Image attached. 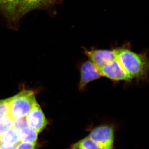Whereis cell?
<instances>
[{"instance_id":"obj_6","label":"cell","mask_w":149,"mask_h":149,"mask_svg":"<svg viewBox=\"0 0 149 149\" xmlns=\"http://www.w3.org/2000/svg\"><path fill=\"white\" fill-rule=\"evenodd\" d=\"M25 117L28 126L38 133L42 131L47 124L44 113L37 102Z\"/></svg>"},{"instance_id":"obj_1","label":"cell","mask_w":149,"mask_h":149,"mask_svg":"<svg viewBox=\"0 0 149 149\" xmlns=\"http://www.w3.org/2000/svg\"><path fill=\"white\" fill-rule=\"evenodd\" d=\"M115 49L118 61L131 81L148 80L149 60L146 53H137L125 47Z\"/></svg>"},{"instance_id":"obj_7","label":"cell","mask_w":149,"mask_h":149,"mask_svg":"<svg viewBox=\"0 0 149 149\" xmlns=\"http://www.w3.org/2000/svg\"><path fill=\"white\" fill-rule=\"evenodd\" d=\"M19 0H0V11L6 18L14 21L15 15Z\"/></svg>"},{"instance_id":"obj_12","label":"cell","mask_w":149,"mask_h":149,"mask_svg":"<svg viewBox=\"0 0 149 149\" xmlns=\"http://www.w3.org/2000/svg\"><path fill=\"white\" fill-rule=\"evenodd\" d=\"M10 115V98L0 100V119Z\"/></svg>"},{"instance_id":"obj_16","label":"cell","mask_w":149,"mask_h":149,"mask_svg":"<svg viewBox=\"0 0 149 149\" xmlns=\"http://www.w3.org/2000/svg\"><path fill=\"white\" fill-rule=\"evenodd\" d=\"M3 144L1 139V136H0V147Z\"/></svg>"},{"instance_id":"obj_2","label":"cell","mask_w":149,"mask_h":149,"mask_svg":"<svg viewBox=\"0 0 149 149\" xmlns=\"http://www.w3.org/2000/svg\"><path fill=\"white\" fill-rule=\"evenodd\" d=\"M37 102L33 91L23 90L10 98V116L13 119L26 117Z\"/></svg>"},{"instance_id":"obj_15","label":"cell","mask_w":149,"mask_h":149,"mask_svg":"<svg viewBox=\"0 0 149 149\" xmlns=\"http://www.w3.org/2000/svg\"><path fill=\"white\" fill-rule=\"evenodd\" d=\"M16 147L3 144L0 147V149H16Z\"/></svg>"},{"instance_id":"obj_14","label":"cell","mask_w":149,"mask_h":149,"mask_svg":"<svg viewBox=\"0 0 149 149\" xmlns=\"http://www.w3.org/2000/svg\"><path fill=\"white\" fill-rule=\"evenodd\" d=\"M36 143L21 142L17 146L16 149H35Z\"/></svg>"},{"instance_id":"obj_9","label":"cell","mask_w":149,"mask_h":149,"mask_svg":"<svg viewBox=\"0 0 149 149\" xmlns=\"http://www.w3.org/2000/svg\"><path fill=\"white\" fill-rule=\"evenodd\" d=\"M18 130L21 142L36 143L39 133L37 131L28 126Z\"/></svg>"},{"instance_id":"obj_13","label":"cell","mask_w":149,"mask_h":149,"mask_svg":"<svg viewBox=\"0 0 149 149\" xmlns=\"http://www.w3.org/2000/svg\"><path fill=\"white\" fill-rule=\"evenodd\" d=\"M28 126L26 117L19 118L14 119L13 127L19 130L22 128Z\"/></svg>"},{"instance_id":"obj_3","label":"cell","mask_w":149,"mask_h":149,"mask_svg":"<svg viewBox=\"0 0 149 149\" xmlns=\"http://www.w3.org/2000/svg\"><path fill=\"white\" fill-rule=\"evenodd\" d=\"M115 130L112 125L102 124L92 130L88 136L101 149H113Z\"/></svg>"},{"instance_id":"obj_4","label":"cell","mask_w":149,"mask_h":149,"mask_svg":"<svg viewBox=\"0 0 149 149\" xmlns=\"http://www.w3.org/2000/svg\"><path fill=\"white\" fill-rule=\"evenodd\" d=\"M102 77L97 68L91 60L83 62L80 68L79 89L83 91L89 83Z\"/></svg>"},{"instance_id":"obj_10","label":"cell","mask_w":149,"mask_h":149,"mask_svg":"<svg viewBox=\"0 0 149 149\" xmlns=\"http://www.w3.org/2000/svg\"><path fill=\"white\" fill-rule=\"evenodd\" d=\"M68 149H101L88 136L72 144Z\"/></svg>"},{"instance_id":"obj_8","label":"cell","mask_w":149,"mask_h":149,"mask_svg":"<svg viewBox=\"0 0 149 149\" xmlns=\"http://www.w3.org/2000/svg\"><path fill=\"white\" fill-rule=\"evenodd\" d=\"M3 144L16 147L20 143L19 130L15 127L10 128L1 136Z\"/></svg>"},{"instance_id":"obj_5","label":"cell","mask_w":149,"mask_h":149,"mask_svg":"<svg viewBox=\"0 0 149 149\" xmlns=\"http://www.w3.org/2000/svg\"><path fill=\"white\" fill-rule=\"evenodd\" d=\"M56 0H19L15 15L14 21L31 11L47 7L52 4Z\"/></svg>"},{"instance_id":"obj_11","label":"cell","mask_w":149,"mask_h":149,"mask_svg":"<svg viewBox=\"0 0 149 149\" xmlns=\"http://www.w3.org/2000/svg\"><path fill=\"white\" fill-rule=\"evenodd\" d=\"M14 119L10 115L0 119V136H2L6 131L13 127Z\"/></svg>"}]
</instances>
